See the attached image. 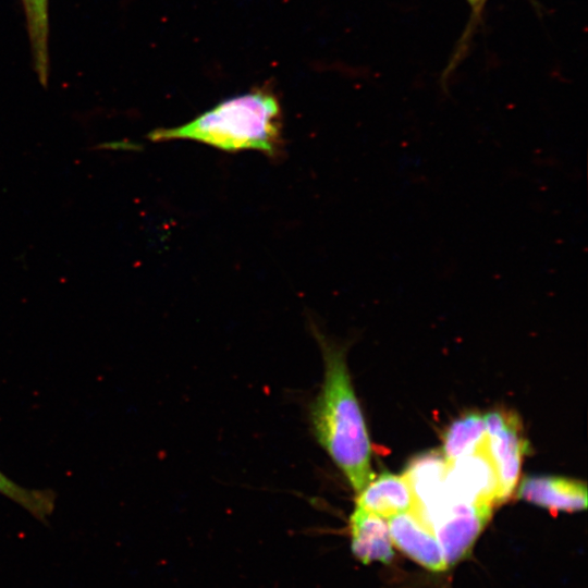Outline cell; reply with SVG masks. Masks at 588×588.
Listing matches in <instances>:
<instances>
[{
  "mask_svg": "<svg viewBox=\"0 0 588 588\" xmlns=\"http://www.w3.org/2000/svg\"><path fill=\"white\" fill-rule=\"evenodd\" d=\"M518 497L554 512H574L587 506L586 485L562 477H527L519 486Z\"/></svg>",
  "mask_w": 588,
  "mask_h": 588,
  "instance_id": "52a82bcc",
  "label": "cell"
},
{
  "mask_svg": "<svg viewBox=\"0 0 588 588\" xmlns=\"http://www.w3.org/2000/svg\"><path fill=\"white\" fill-rule=\"evenodd\" d=\"M0 493L46 523L56 506V493L50 489H28L0 470Z\"/></svg>",
  "mask_w": 588,
  "mask_h": 588,
  "instance_id": "7c38bea8",
  "label": "cell"
},
{
  "mask_svg": "<svg viewBox=\"0 0 588 588\" xmlns=\"http://www.w3.org/2000/svg\"><path fill=\"white\" fill-rule=\"evenodd\" d=\"M492 509L448 502L431 517L446 566L453 565L470 549L491 516Z\"/></svg>",
  "mask_w": 588,
  "mask_h": 588,
  "instance_id": "5b68a950",
  "label": "cell"
},
{
  "mask_svg": "<svg viewBox=\"0 0 588 588\" xmlns=\"http://www.w3.org/2000/svg\"><path fill=\"white\" fill-rule=\"evenodd\" d=\"M147 137L152 142L188 139L229 152L257 150L275 157L282 144L280 105L272 94L254 90L225 99L180 126L154 130Z\"/></svg>",
  "mask_w": 588,
  "mask_h": 588,
  "instance_id": "7a4b0ae2",
  "label": "cell"
},
{
  "mask_svg": "<svg viewBox=\"0 0 588 588\" xmlns=\"http://www.w3.org/2000/svg\"><path fill=\"white\" fill-rule=\"evenodd\" d=\"M97 147L99 149H110V150H137L138 148H140L139 145L128 142V140L102 143V144H99Z\"/></svg>",
  "mask_w": 588,
  "mask_h": 588,
  "instance_id": "9a60e30c",
  "label": "cell"
},
{
  "mask_svg": "<svg viewBox=\"0 0 588 588\" xmlns=\"http://www.w3.org/2000/svg\"><path fill=\"white\" fill-rule=\"evenodd\" d=\"M28 19L36 69L39 79L47 81V35H48V0H23Z\"/></svg>",
  "mask_w": 588,
  "mask_h": 588,
  "instance_id": "4fadbf2b",
  "label": "cell"
},
{
  "mask_svg": "<svg viewBox=\"0 0 588 588\" xmlns=\"http://www.w3.org/2000/svg\"><path fill=\"white\" fill-rule=\"evenodd\" d=\"M324 363L323 381L310 407L319 444L358 493L373 478L365 419L346 365L344 350L316 332Z\"/></svg>",
  "mask_w": 588,
  "mask_h": 588,
  "instance_id": "6da1fadb",
  "label": "cell"
},
{
  "mask_svg": "<svg viewBox=\"0 0 588 588\" xmlns=\"http://www.w3.org/2000/svg\"><path fill=\"white\" fill-rule=\"evenodd\" d=\"M488 1L489 0H466L469 7L468 20L464 27V30L461 34V37L458 38L456 42L455 49L453 50V53L448 62V65L444 68V71L441 76V79L443 82H446L450 78V76L453 74V72L456 70V68L466 57L469 50V47L471 45L473 38L478 27L482 23V15H483L485 7L488 3ZM529 1L535 7L537 5L536 0H529Z\"/></svg>",
  "mask_w": 588,
  "mask_h": 588,
  "instance_id": "5bb4252c",
  "label": "cell"
},
{
  "mask_svg": "<svg viewBox=\"0 0 588 588\" xmlns=\"http://www.w3.org/2000/svg\"><path fill=\"white\" fill-rule=\"evenodd\" d=\"M356 506L388 519L415 509L417 502L404 475L385 471L357 493Z\"/></svg>",
  "mask_w": 588,
  "mask_h": 588,
  "instance_id": "ba28073f",
  "label": "cell"
},
{
  "mask_svg": "<svg viewBox=\"0 0 588 588\" xmlns=\"http://www.w3.org/2000/svg\"><path fill=\"white\" fill-rule=\"evenodd\" d=\"M350 528L353 554L364 564L392 560L393 542L385 518L356 506L350 518Z\"/></svg>",
  "mask_w": 588,
  "mask_h": 588,
  "instance_id": "30bf717a",
  "label": "cell"
},
{
  "mask_svg": "<svg viewBox=\"0 0 588 588\" xmlns=\"http://www.w3.org/2000/svg\"><path fill=\"white\" fill-rule=\"evenodd\" d=\"M392 542L406 555L431 571L446 564L430 519L417 507L388 518Z\"/></svg>",
  "mask_w": 588,
  "mask_h": 588,
  "instance_id": "8992f818",
  "label": "cell"
},
{
  "mask_svg": "<svg viewBox=\"0 0 588 588\" xmlns=\"http://www.w3.org/2000/svg\"><path fill=\"white\" fill-rule=\"evenodd\" d=\"M486 448L494 466L500 490V501L507 500L514 491L527 441L515 413L498 409L486 414Z\"/></svg>",
  "mask_w": 588,
  "mask_h": 588,
  "instance_id": "3957f363",
  "label": "cell"
},
{
  "mask_svg": "<svg viewBox=\"0 0 588 588\" xmlns=\"http://www.w3.org/2000/svg\"><path fill=\"white\" fill-rule=\"evenodd\" d=\"M445 470L446 462L443 455L431 452L416 457L404 474L415 495L416 507L429 519L446 503Z\"/></svg>",
  "mask_w": 588,
  "mask_h": 588,
  "instance_id": "9c48e42d",
  "label": "cell"
},
{
  "mask_svg": "<svg viewBox=\"0 0 588 588\" xmlns=\"http://www.w3.org/2000/svg\"><path fill=\"white\" fill-rule=\"evenodd\" d=\"M446 503H468L492 509L501 503L497 473L486 443L477 451L446 463Z\"/></svg>",
  "mask_w": 588,
  "mask_h": 588,
  "instance_id": "277c9868",
  "label": "cell"
},
{
  "mask_svg": "<svg viewBox=\"0 0 588 588\" xmlns=\"http://www.w3.org/2000/svg\"><path fill=\"white\" fill-rule=\"evenodd\" d=\"M485 443V417L477 412H470L450 425L443 437L441 454L446 463H451L477 451Z\"/></svg>",
  "mask_w": 588,
  "mask_h": 588,
  "instance_id": "8fae6325",
  "label": "cell"
}]
</instances>
